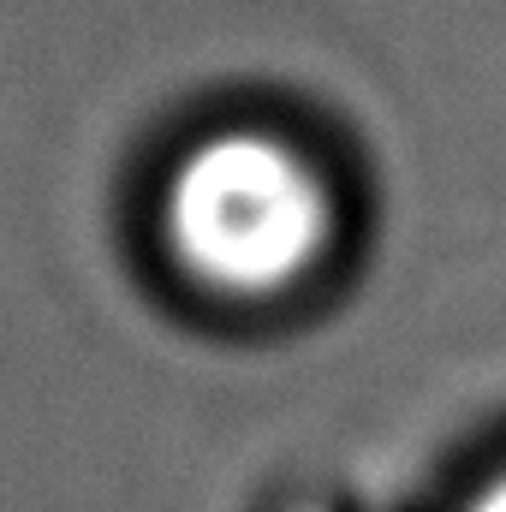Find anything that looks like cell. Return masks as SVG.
Wrapping results in <instances>:
<instances>
[{"label":"cell","mask_w":506,"mask_h":512,"mask_svg":"<svg viewBox=\"0 0 506 512\" xmlns=\"http://www.w3.org/2000/svg\"><path fill=\"white\" fill-rule=\"evenodd\" d=\"M161 233L203 286L268 298L322 262L334 203L292 143L268 131H221L173 167Z\"/></svg>","instance_id":"cell-1"},{"label":"cell","mask_w":506,"mask_h":512,"mask_svg":"<svg viewBox=\"0 0 506 512\" xmlns=\"http://www.w3.org/2000/svg\"><path fill=\"white\" fill-rule=\"evenodd\" d=\"M471 512H506V477H501V483H495V489H489V495H483Z\"/></svg>","instance_id":"cell-2"}]
</instances>
